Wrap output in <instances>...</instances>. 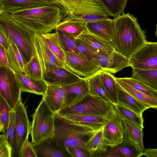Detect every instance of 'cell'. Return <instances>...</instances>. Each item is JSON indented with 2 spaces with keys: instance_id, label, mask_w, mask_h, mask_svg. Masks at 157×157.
Here are the masks:
<instances>
[{
  "instance_id": "cell-1",
  "label": "cell",
  "mask_w": 157,
  "mask_h": 157,
  "mask_svg": "<svg viewBox=\"0 0 157 157\" xmlns=\"http://www.w3.org/2000/svg\"><path fill=\"white\" fill-rule=\"evenodd\" d=\"M115 27L110 43L116 51L129 59L147 41L136 17L129 13L114 18Z\"/></svg>"
},
{
  "instance_id": "cell-2",
  "label": "cell",
  "mask_w": 157,
  "mask_h": 157,
  "mask_svg": "<svg viewBox=\"0 0 157 157\" xmlns=\"http://www.w3.org/2000/svg\"><path fill=\"white\" fill-rule=\"evenodd\" d=\"M16 22L34 33L51 32L65 17L56 5L44 6L10 13Z\"/></svg>"
},
{
  "instance_id": "cell-3",
  "label": "cell",
  "mask_w": 157,
  "mask_h": 157,
  "mask_svg": "<svg viewBox=\"0 0 157 157\" xmlns=\"http://www.w3.org/2000/svg\"><path fill=\"white\" fill-rule=\"evenodd\" d=\"M95 131L77 124L57 113L54 117V132L52 137L60 147L66 150L74 146L86 148L87 141Z\"/></svg>"
},
{
  "instance_id": "cell-4",
  "label": "cell",
  "mask_w": 157,
  "mask_h": 157,
  "mask_svg": "<svg viewBox=\"0 0 157 157\" xmlns=\"http://www.w3.org/2000/svg\"><path fill=\"white\" fill-rule=\"evenodd\" d=\"M63 12L65 17L85 23L109 18L110 16L99 0H53Z\"/></svg>"
},
{
  "instance_id": "cell-5",
  "label": "cell",
  "mask_w": 157,
  "mask_h": 157,
  "mask_svg": "<svg viewBox=\"0 0 157 157\" xmlns=\"http://www.w3.org/2000/svg\"><path fill=\"white\" fill-rule=\"evenodd\" d=\"M0 28L17 46L27 62L35 55L34 33L13 20L10 13L0 14Z\"/></svg>"
},
{
  "instance_id": "cell-6",
  "label": "cell",
  "mask_w": 157,
  "mask_h": 157,
  "mask_svg": "<svg viewBox=\"0 0 157 157\" xmlns=\"http://www.w3.org/2000/svg\"><path fill=\"white\" fill-rule=\"evenodd\" d=\"M55 114L42 99L33 115L30 133L33 144L53 137Z\"/></svg>"
},
{
  "instance_id": "cell-7",
  "label": "cell",
  "mask_w": 157,
  "mask_h": 157,
  "mask_svg": "<svg viewBox=\"0 0 157 157\" xmlns=\"http://www.w3.org/2000/svg\"><path fill=\"white\" fill-rule=\"evenodd\" d=\"M114 109L113 104L99 97L88 94L80 102L65 107L57 113L63 116L83 115L106 116L110 115Z\"/></svg>"
},
{
  "instance_id": "cell-8",
  "label": "cell",
  "mask_w": 157,
  "mask_h": 157,
  "mask_svg": "<svg viewBox=\"0 0 157 157\" xmlns=\"http://www.w3.org/2000/svg\"><path fill=\"white\" fill-rule=\"evenodd\" d=\"M16 72L0 65V94L11 109H14L21 100L22 92Z\"/></svg>"
},
{
  "instance_id": "cell-9",
  "label": "cell",
  "mask_w": 157,
  "mask_h": 157,
  "mask_svg": "<svg viewBox=\"0 0 157 157\" xmlns=\"http://www.w3.org/2000/svg\"><path fill=\"white\" fill-rule=\"evenodd\" d=\"M14 110L15 129L12 148L13 151L18 155L24 144L28 140L31 132V125L26 108L21 100Z\"/></svg>"
},
{
  "instance_id": "cell-10",
  "label": "cell",
  "mask_w": 157,
  "mask_h": 157,
  "mask_svg": "<svg viewBox=\"0 0 157 157\" xmlns=\"http://www.w3.org/2000/svg\"><path fill=\"white\" fill-rule=\"evenodd\" d=\"M132 68L157 69V42L147 41L129 58Z\"/></svg>"
},
{
  "instance_id": "cell-11",
  "label": "cell",
  "mask_w": 157,
  "mask_h": 157,
  "mask_svg": "<svg viewBox=\"0 0 157 157\" xmlns=\"http://www.w3.org/2000/svg\"><path fill=\"white\" fill-rule=\"evenodd\" d=\"M64 52L65 67L78 76L87 78L102 70L93 61L80 54Z\"/></svg>"
},
{
  "instance_id": "cell-12",
  "label": "cell",
  "mask_w": 157,
  "mask_h": 157,
  "mask_svg": "<svg viewBox=\"0 0 157 157\" xmlns=\"http://www.w3.org/2000/svg\"><path fill=\"white\" fill-rule=\"evenodd\" d=\"M33 43L35 55L39 62L43 75L55 67H65L50 50L40 34L34 33Z\"/></svg>"
},
{
  "instance_id": "cell-13",
  "label": "cell",
  "mask_w": 157,
  "mask_h": 157,
  "mask_svg": "<svg viewBox=\"0 0 157 157\" xmlns=\"http://www.w3.org/2000/svg\"><path fill=\"white\" fill-rule=\"evenodd\" d=\"M103 136L106 145L112 148L123 143L122 120L114 109L109 120L103 126Z\"/></svg>"
},
{
  "instance_id": "cell-14",
  "label": "cell",
  "mask_w": 157,
  "mask_h": 157,
  "mask_svg": "<svg viewBox=\"0 0 157 157\" xmlns=\"http://www.w3.org/2000/svg\"><path fill=\"white\" fill-rule=\"evenodd\" d=\"M94 59L102 70L115 74L129 66L128 59L114 50L109 56L98 53Z\"/></svg>"
},
{
  "instance_id": "cell-15",
  "label": "cell",
  "mask_w": 157,
  "mask_h": 157,
  "mask_svg": "<svg viewBox=\"0 0 157 157\" xmlns=\"http://www.w3.org/2000/svg\"><path fill=\"white\" fill-rule=\"evenodd\" d=\"M44 79L47 83L64 86L75 82L83 78L66 67H56L44 74Z\"/></svg>"
},
{
  "instance_id": "cell-16",
  "label": "cell",
  "mask_w": 157,
  "mask_h": 157,
  "mask_svg": "<svg viewBox=\"0 0 157 157\" xmlns=\"http://www.w3.org/2000/svg\"><path fill=\"white\" fill-rule=\"evenodd\" d=\"M44 99L50 109L58 113L65 108V94L63 86L47 83Z\"/></svg>"
},
{
  "instance_id": "cell-17",
  "label": "cell",
  "mask_w": 157,
  "mask_h": 157,
  "mask_svg": "<svg viewBox=\"0 0 157 157\" xmlns=\"http://www.w3.org/2000/svg\"><path fill=\"white\" fill-rule=\"evenodd\" d=\"M63 87L65 94V108L78 103L89 94L88 83L85 78H83L75 82Z\"/></svg>"
},
{
  "instance_id": "cell-18",
  "label": "cell",
  "mask_w": 157,
  "mask_h": 157,
  "mask_svg": "<svg viewBox=\"0 0 157 157\" xmlns=\"http://www.w3.org/2000/svg\"><path fill=\"white\" fill-rule=\"evenodd\" d=\"M123 143L131 145L139 153L144 150L143 128L126 120H122Z\"/></svg>"
},
{
  "instance_id": "cell-19",
  "label": "cell",
  "mask_w": 157,
  "mask_h": 157,
  "mask_svg": "<svg viewBox=\"0 0 157 157\" xmlns=\"http://www.w3.org/2000/svg\"><path fill=\"white\" fill-rule=\"evenodd\" d=\"M3 12L11 13L44 6L56 5L53 0H0Z\"/></svg>"
},
{
  "instance_id": "cell-20",
  "label": "cell",
  "mask_w": 157,
  "mask_h": 157,
  "mask_svg": "<svg viewBox=\"0 0 157 157\" xmlns=\"http://www.w3.org/2000/svg\"><path fill=\"white\" fill-rule=\"evenodd\" d=\"M90 33L106 41L110 42L114 29L113 19L108 18L85 23Z\"/></svg>"
},
{
  "instance_id": "cell-21",
  "label": "cell",
  "mask_w": 157,
  "mask_h": 157,
  "mask_svg": "<svg viewBox=\"0 0 157 157\" xmlns=\"http://www.w3.org/2000/svg\"><path fill=\"white\" fill-rule=\"evenodd\" d=\"M33 146L37 157L71 156L66 150L59 147L52 138H49Z\"/></svg>"
},
{
  "instance_id": "cell-22",
  "label": "cell",
  "mask_w": 157,
  "mask_h": 157,
  "mask_svg": "<svg viewBox=\"0 0 157 157\" xmlns=\"http://www.w3.org/2000/svg\"><path fill=\"white\" fill-rule=\"evenodd\" d=\"M77 39L98 53L109 56L114 50L110 42L106 41L92 34L87 29Z\"/></svg>"
},
{
  "instance_id": "cell-23",
  "label": "cell",
  "mask_w": 157,
  "mask_h": 157,
  "mask_svg": "<svg viewBox=\"0 0 157 157\" xmlns=\"http://www.w3.org/2000/svg\"><path fill=\"white\" fill-rule=\"evenodd\" d=\"M22 92H25L43 96L47 84L44 79L36 80L28 77L23 73H16Z\"/></svg>"
},
{
  "instance_id": "cell-24",
  "label": "cell",
  "mask_w": 157,
  "mask_h": 157,
  "mask_svg": "<svg viewBox=\"0 0 157 157\" xmlns=\"http://www.w3.org/2000/svg\"><path fill=\"white\" fill-rule=\"evenodd\" d=\"M117 90L118 103L142 115L144 112L149 108L137 99L116 82Z\"/></svg>"
},
{
  "instance_id": "cell-25",
  "label": "cell",
  "mask_w": 157,
  "mask_h": 157,
  "mask_svg": "<svg viewBox=\"0 0 157 157\" xmlns=\"http://www.w3.org/2000/svg\"><path fill=\"white\" fill-rule=\"evenodd\" d=\"M113 110L110 115L106 116L83 115L63 117L75 123L90 127L96 131L104 126L109 120Z\"/></svg>"
},
{
  "instance_id": "cell-26",
  "label": "cell",
  "mask_w": 157,
  "mask_h": 157,
  "mask_svg": "<svg viewBox=\"0 0 157 157\" xmlns=\"http://www.w3.org/2000/svg\"><path fill=\"white\" fill-rule=\"evenodd\" d=\"M55 29L65 33L75 39L86 30L84 22L67 17H64Z\"/></svg>"
},
{
  "instance_id": "cell-27",
  "label": "cell",
  "mask_w": 157,
  "mask_h": 157,
  "mask_svg": "<svg viewBox=\"0 0 157 157\" xmlns=\"http://www.w3.org/2000/svg\"><path fill=\"white\" fill-rule=\"evenodd\" d=\"M10 40L9 46L6 50L9 63L16 73L24 74V67L27 61L16 44Z\"/></svg>"
},
{
  "instance_id": "cell-28",
  "label": "cell",
  "mask_w": 157,
  "mask_h": 157,
  "mask_svg": "<svg viewBox=\"0 0 157 157\" xmlns=\"http://www.w3.org/2000/svg\"><path fill=\"white\" fill-rule=\"evenodd\" d=\"M103 126L95 131L86 144V148L92 152V157L98 156L105 153L107 147L103 136Z\"/></svg>"
},
{
  "instance_id": "cell-29",
  "label": "cell",
  "mask_w": 157,
  "mask_h": 157,
  "mask_svg": "<svg viewBox=\"0 0 157 157\" xmlns=\"http://www.w3.org/2000/svg\"><path fill=\"white\" fill-rule=\"evenodd\" d=\"M100 71L92 76L86 78L88 85L89 94L99 97L105 101L113 104L112 99L100 81L99 76Z\"/></svg>"
},
{
  "instance_id": "cell-30",
  "label": "cell",
  "mask_w": 157,
  "mask_h": 157,
  "mask_svg": "<svg viewBox=\"0 0 157 157\" xmlns=\"http://www.w3.org/2000/svg\"><path fill=\"white\" fill-rule=\"evenodd\" d=\"M116 81L134 98L146 105L149 108H157V98L150 96L133 88L128 84L115 77Z\"/></svg>"
},
{
  "instance_id": "cell-31",
  "label": "cell",
  "mask_w": 157,
  "mask_h": 157,
  "mask_svg": "<svg viewBox=\"0 0 157 157\" xmlns=\"http://www.w3.org/2000/svg\"><path fill=\"white\" fill-rule=\"evenodd\" d=\"M99 76L105 89L112 101L113 104L118 103L117 90L114 75L109 72L102 70L99 73Z\"/></svg>"
},
{
  "instance_id": "cell-32",
  "label": "cell",
  "mask_w": 157,
  "mask_h": 157,
  "mask_svg": "<svg viewBox=\"0 0 157 157\" xmlns=\"http://www.w3.org/2000/svg\"><path fill=\"white\" fill-rule=\"evenodd\" d=\"M116 112L122 120H126L143 128L144 119L142 115L119 104H113Z\"/></svg>"
},
{
  "instance_id": "cell-33",
  "label": "cell",
  "mask_w": 157,
  "mask_h": 157,
  "mask_svg": "<svg viewBox=\"0 0 157 157\" xmlns=\"http://www.w3.org/2000/svg\"><path fill=\"white\" fill-rule=\"evenodd\" d=\"M131 77L157 90V69L132 68Z\"/></svg>"
},
{
  "instance_id": "cell-34",
  "label": "cell",
  "mask_w": 157,
  "mask_h": 157,
  "mask_svg": "<svg viewBox=\"0 0 157 157\" xmlns=\"http://www.w3.org/2000/svg\"><path fill=\"white\" fill-rule=\"evenodd\" d=\"M40 34L52 52L65 65L64 52L60 45L56 33Z\"/></svg>"
},
{
  "instance_id": "cell-35",
  "label": "cell",
  "mask_w": 157,
  "mask_h": 157,
  "mask_svg": "<svg viewBox=\"0 0 157 157\" xmlns=\"http://www.w3.org/2000/svg\"><path fill=\"white\" fill-rule=\"evenodd\" d=\"M24 74L32 79L36 80L44 79L40 66L35 55L33 56L25 64Z\"/></svg>"
},
{
  "instance_id": "cell-36",
  "label": "cell",
  "mask_w": 157,
  "mask_h": 157,
  "mask_svg": "<svg viewBox=\"0 0 157 157\" xmlns=\"http://www.w3.org/2000/svg\"><path fill=\"white\" fill-rule=\"evenodd\" d=\"M56 32L57 34L60 45L64 52L78 54L76 39L59 30H56Z\"/></svg>"
},
{
  "instance_id": "cell-37",
  "label": "cell",
  "mask_w": 157,
  "mask_h": 157,
  "mask_svg": "<svg viewBox=\"0 0 157 157\" xmlns=\"http://www.w3.org/2000/svg\"><path fill=\"white\" fill-rule=\"evenodd\" d=\"M118 78L134 89L150 96L157 98V90L144 82L132 77Z\"/></svg>"
},
{
  "instance_id": "cell-38",
  "label": "cell",
  "mask_w": 157,
  "mask_h": 157,
  "mask_svg": "<svg viewBox=\"0 0 157 157\" xmlns=\"http://www.w3.org/2000/svg\"><path fill=\"white\" fill-rule=\"evenodd\" d=\"M110 16L114 18L124 13L128 0H99Z\"/></svg>"
},
{
  "instance_id": "cell-39",
  "label": "cell",
  "mask_w": 157,
  "mask_h": 157,
  "mask_svg": "<svg viewBox=\"0 0 157 157\" xmlns=\"http://www.w3.org/2000/svg\"><path fill=\"white\" fill-rule=\"evenodd\" d=\"M11 110L7 102L0 94V120L3 126V133L6 130Z\"/></svg>"
},
{
  "instance_id": "cell-40",
  "label": "cell",
  "mask_w": 157,
  "mask_h": 157,
  "mask_svg": "<svg viewBox=\"0 0 157 157\" xmlns=\"http://www.w3.org/2000/svg\"><path fill=\"white\" fill-rule=\"evenodd\" d=\"M76 41L78 53L93 61L99 66L98 63L94 59L98 53L79 40L76 39Z\"/></svg>"
},
{
  "instance_id": "cell-41",
  "label": "cell",
  "mask_w": 157,
  "mask_h": 157,
  "mask_svg": "<svg viewBox=\"0 0 157 157\" xmlns=\"http://www.w3.org/2000/svg\"><path fill=\"white\" fill-rule=\"evenodd\" d=\"M15 129V111H10V118L6 132V141L12 147Z\"/></svg>"
},
{
  "instance_id": "cell-42",
  "label": "cell",
  "mask_w": 157,
  "mask_h": 157,
  "mask_svg": "<svg viewBox=\"0 0 157 157\" xmlns=\"http://www.w3.org/2000/svg\"><path fill=\"white\" fill-rule=\"evenodd\" d=\"M66 151L71 156L74 157H92V152L87 148L81 146H74L68 148Z\"/></svg>"
},
{
  "instance_id": "cell-43",
  "label": "cell",
  "mask_w": 157,
  "mask_h": 157,
  "mask_svg": "<svg viewBox=\"0 0 157 157\" xmlns=\"http://www.w3.org/2000/svg\"><path fill=\"white\" fill-rule=\"evenodd\" d=\"M114 147L108 151L118 153L121 155L122 157H136L139 153L138 152H136L131 148L125 145Z\"/></svg>"
},
{
  "instance_id": "cell-44",
  "label": "cell",
  "mask_w": 157,
  "mask_h": 157,
  "mask_svg": "<svg viewBox=\"0 0 157 157\" xmlns=\"http://www.w3.org/2000/svg\"><path fill=\"white\" fill-rule=\"evenodd\" d=\"M20 157H38L33 147V144L27 140L24 144L21 150L18 155Z\"/></svg>"
},
{
  "instance_id": "cell-45",
  "label": "cell",
  "mask_w": 157,
  "mask_h": 157,
  "mask_svg": "<svg viewBox=\"0 0 157 157\" xmlns=\"http://www.w3.org/2000/svg\"><path fill=\"white\" fill-rule=\"evenodd\" d=\"M13 151L12 147L6 140L0 145V157H11Z\"/></svg>"
},
{
  "instance_id": "cell-46",
  "label": "cell",
  "mask_w": 157,
  "mask_h": 157,
  "mask_svg": "<svg viewBox=\"0 0 157 157\" xmlns=\"http://www.w3.org/2000/svg\"><path fill=\"white\" fill-rule=\"evenodd\" d=\"M0 65L3 66L14 71L11 67L9 63L6 50L0 44Z\"/></svg>"
},
{
  "instance_id": "cell-47",
  "label": "cell",
  "mask_w": 157,
  "mask_h": 157,
  "mask_svg": "<svg viewBox=\"0 0 157 157\" xmlns=\"http://www.w3.org/2000/svg\"><path fill=\"white\" fill-rule=\"evenodd\" d=\"M10 39L0 28V44L7 50L10 44Z\"/></svg>"
},
{
  "instance_id": "cell-48",
  "label": "cell",
  "mask_w": 157,
  "mask_h": 157,
  "mask_svg": "<svg viewBox=\"0 0 157 157\" xmlns=\"http://www.w3.org/2000/svg\"><path fill=\"white\" fill-rule=\"evenodd\" d=\"M145 156L147 157H157V149L148 148L144 149L143 151L139 153L136 157Z\"/></svg>"
},
{
  "instance_id": "cell-49",
  "label": "cell",
  "mask_w": 157,
  "mask_h": 157,
  "mask_svg": "<svg viewBox=\"0 0 157 157\" xmlns=\"http://www.w3.org/2000/svg\"><path fill=\"white\" fill-rule=\"evenodd\" d=\"M6 140V133H3V134L0 135V145Z\"/></svg>"
},
{
  "instance_id": "cell-50",
  "label": "cell",
  "mask_w": 157,
  "mask_h": 157,
  "mask_svg": "<svg viewBox=\"0 0 157 157\" xmlns=\"http://www.w3.org/2000/svg\"><path fill=\"white\" fill-rule=\"evenodd\" d=\"M3 126L0 120V133L3 132Z\"/></svg>"
},
{
  "instance_id": "cell-51",
  "label": "cell",
  "mask_w": 157,
  "mask_h": 157,
  "mask_svg": "<svg viewBox=\"0 0 157 157\" xmlns=\"http://www.w3.org/2000/svg\"><path fill=\"white\" fill-rule=\"evenodd\" d=\"M3 12V7L1 3H0V14Z\"/></svg>"
}]
</instances>
